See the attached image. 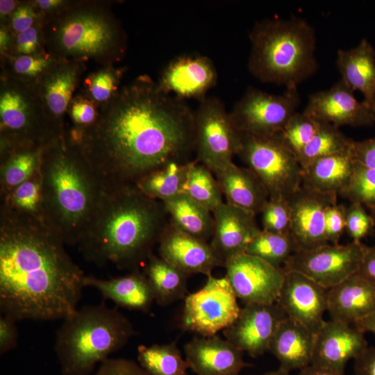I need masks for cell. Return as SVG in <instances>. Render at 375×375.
Segmentation results:
<instances>
[{
	"instance_id": "obj_5",
	"label": "cell",
	"mask_w": 375,
	"mask_h": 375,
	"mask_svg": "<svg viewBox=\"0 0 375 375\" xmlns=\"http://www.w3.org/2000/svg\"><path fill=\"white\" fill-rule=\"evenodd\" d=\"M46 50L61 60L103 66L119 61L126 37L108 1H74L65 10L42 19Z\"/></svg>"
},
{
	"instance_id": "obj_54",
	"label": "cell",
	"mask_w": 375,
	"mask_h": 375,
	"mask_svg": "<svg viewBox=\"0 0 375 375\" xmlns=\"http://www.w3.org/2000/svg\"><path fill=\"white\" fill-rule=\"evenodd\" d=\"M36 10L44 17L55 15L69 6L74 1L69 0H30Z\"/></svg>"
},
{
	"instance_id": "obj_38",
	"label": "cell",
	"mask_w": 375,
	"mask_h": 375,
	"mask_svg": "<svg viewBox=\"0 0 375 375\" xmlns=\"http://www.w3.org/2000/svg\"><path fill=\"white\" fill-rule=\"evenodd\" d=\"M353 141L340 128L322 122L320 129L301 150L297 159L303 170L320 158L349 149Z\"/></svg>"
},
{
	"instance_id": "obj_56",
	"label": "cell",
	"mask_w": 375,
	"mask_h": 375,
	"mask_svg": "<svg viewBox=\"0 0 375 375\" xmlns=\"http://www.w3.org/2000/svg\"><path fill=\"white\" fill-rule=\"evenodd\" d=\"M15 35L8 25L0 24V54L1 57L11 53Z\"/></svg>"
},
{
	"instance_id": "obj_15",
	"label": "cell",
	"mask_w": 375,
	"mask_h": 375,
	"mask_svg": "<svg viewBox=\"0 0 375 375\" xmlns=\"http://www.w3.org/2000/svg\"><path fill=\"white\" fill-rule=\"evenodd\" d=\"M288 317L276 303L247 304L236 320L223 331L226 340L251 357L269 351L280 323Z\"/></svg>"
},
{
	"instance_id": "obj_2",
	"label": "cell",
	"mask_w": 375,
	"mask_h": 375,
	"mask_svg": "<svg viewBox=\"0 0 375 375\" xmlns=\"http://www.w3.org/2000/svg\"><path fill=\"white\" fill-rule=\"evenodd\" d=\"M44 220L0 212V310L17 322L63 319L85 275Z\"/></svg>"
},
{
	"instance_id": "obj_6",
	"label": "cell",
	"mask_w": 375,
	"mask_h": 375,
	"mask_svg": "<svg viewBox=\"0 0 375 375\" xmlns=\"http://www.w3.org/2000/svg\"><path fill=\"white\" fill-rule=\"evenodd\" d=\"M249 40L248 69L261 82L297 88L317 69L315 31L301 17L258 22Z\"/></svg>"
},
{
	"instance_id": "obj_45",
	"label": "cell",
	"mask_w": 375,
	"mask_h": 375,
	"mask_svg": "<svg viewBox=\"0 0 375 375\" xmlns=\"http://www.w3.org/2000/svg\"><path fill=\"white\" fill-rule=\"evenodd\" d=\"M72 126L71 130L79 133L94 124L99 115V108L81 94L72 99L67 111Z\"/></svg>"
},
{
	"instance_id": "obj_34",
	"label": "cell",
	"mask_w": 375,
	"mask_h": 375,
	"mask_svg": "<svg viewBox=\"0 0 375 375\" xmlns=\"http://www.w3.org/2000/svg\"><path fill=\"white\" fill-rule=\"evenodd\" d=\"M188 162H172L148 173L135 184L145 195L163 201L183 192L190 167Z\"/></svg>"
},
{
	"instance_id": "obj_23",
	"label": "cell",
	"mask_w": 375,
	"mask_h": 375,
	"mask_svg": "<svg viewBox=\"0 0 375 375\" xmlns=\"http://www.w3.org/2000/svg\"><path fill=\"white\" fill-rule=\"evenodd\" d=\"M214 230L210 244L224 261L245 253L260 232L253 212L224 202L213 212Z\"/></svg>"
},
{
	"instance_id": "obj_10",
	"label": "cell",
	"mask_w": 375,
	"mask_h": 375,
	"mask_svg": "<svg viewBox=\"0 0 375 375\" xmlns=\"http://www.w3.org/2000/svg\"><path fill=\"white\" fill-rule=\"evenodd\" d=\"M241 147V134L217 97H205L194 110L195 160L213 174L232 163Z\"/></svg>"
},
{
	"instance_id": "obj_42",
	"label": "cell",
	"mask_w": 375,
	"mask_h": 375,
	"mask_svg": "<svg viewBox=\"0 0 375 375\" xmlns=\"http://www.w3.org/2000/svg\"><path fill=\"white\" fill-rule=\"evenodd\" d=\"M321 126L322 122L303 111L296 112L279 135L287 147L297 157L304 147L317 133Z\"/></svg>"
},
{
	"instance_id": "obj_8",
	"label": "cell",
	"mask_w": 375,
	"mask_h": 375,
	"mask_svg": "<svg viewBox=\"0 0 375 375\" xmlns=\"http://www.w3.org/2000/svg\"><path fill=\"white\" fill-rule=\"evenodd\" d=\"M61 134L47 117L33 85L1 73L0 151L44 146Z\"/></svg>"
},
{
	"instance_id": "obj_50",
	"label": "cell",
	"mask_w": 375,
	"mask_h": 375,
	"mask_svg": "<svg viewBox=\"0 0 375 375\" xmlns=\"http://www.w3.org/2000/svg\"><path fill=\"white\" fill-rule=\"evenodd\" d=\"M93 375H149L138 363L126 358H108Z\"/></svg>"
},
{
	"instance_id": "obj_39",
	"label": "cell",
	"mask_w": 375,
	"mask_h": 375,
	"mask_svg": "<svg viewBox=\"0 0 375 375\" xmlns=\"http://www.w3.org/2000/svg\"><path fill=\"white\" fill-rule=\"evenodd\" d=\"M298 247L290 233L260 232L249 244L245 253L259 258L277 268H283Z\"/></svg>"
},
{
	"instance_id": "obj_36",
	"label": "cell",
	"mask_w": 375,
	"mask_h": 375,
	"mask_svg": "<svg viewBox=\"0 0 375 375\" xmlns=\"http://www.w3.org/2000/svg\"><path fill=\"white\" fill-rule=\"evenodd\" d=\"M0 212L44 220L39 169L27 181L1 198Z\"/></svg>"
},
{
	"instance_id": "obj_17",
	"label": "cell",
	"mask_w": 375,
	"mask_h": 375,
	"mask_svg": "<svg viewBox=\"0 0 375 375\" xmlns=\"http://www.w3.org/2000/svg\"><path fill=\"white\" fill-rule=\"evenodd\" d=\"M337 194H325L303 185L288 199L290 233L299 249H312L329 244L325 236L327 208L337 202Z\"/></svg>"
},
{
	"instance_id": "obj_49",
	"label": "cell",
	"mask_w": 375,
	"mask_h": 375,
	"mask_svg": "<svg viewBox=\"0 0 375 375\" xmlns=\"http://www.w3.org/2000/svg\"><path fill=\"white\" fill-rule=\"evenodd\" d=\"M42 17L31 1H22L12 13L9 27L14 35L22 33L37 23L41 22Z\"/></svg>"
},
{
	"instance_id": "obj_22",
	"label": "cell",
	"mask_w": 375,
	"mask_h": 375,
	"mask_svg": "<svg viewBox=\"0 0 375 375\" xmlns=\"http://www.w3.org/2000/svg\"><path fill=\"white\" fill-rule=\"evenodd\" d=\"M367 347L365 333L355 326L325 321L315 335L310 364L344 372L347 362Z\"/></svg>"
},
{
	"instance_id": "obj_47",
	"label": "cell",
	"mask_w": 375,
	"mask_h": 375,
	"mask_svg": "<svg viewBox=\"0 0 375 375\" xmlns=\"http://www.w3.org/2000/svg\"><path fill=\"white\" fill-rule=\"evenodd\" d=\"M42 25V20L15 35L10 55H35L46 51Z\"/></svg>"
},
{
	"instance_id": "obj_18",
	"label": "cell",
	"mask_w": 375,
	"mask_h": 375,
	"mask_svg": "<svg viewBox=\"0 0 375 375\" xmlns=\"http://www.w3.org/2000/svg\"><path fill=\"white\" fill-rule=\"evenodd\" d=\"M283 271L284 281L276 303L288 317L315 335L325 322L328 290L299 272Z\"/></svg>"
},
{
	"instance_id": "obj_11",
	"label": "cell",
	"mask_w": 375,
	"mask_h": 375,
	"mask_svg": "<svg viewBox=\"0 0 375 375\" xmlns=\"http://www.w3.org/2000/svg\"><path fill=\"white\" fill-rule=\"evenodd\" d=\"M228 280L207 276L204 285L184 299L181 327L185 331L210 337L229 327L241 308Z\"/></svg>"
},
{
	"instance_id": "obj_30",
	"label": "cell",
	"mask_w": 375,
	"mask_h": 375,
	"mask_svg": "<svg viewBox=\"0 0 375 375\" xmlns=\"http://www.w3.org/2000/svg\"><path fill=\"white\" fill-rule=\"evenodd\" d=\"M356 162L351 147L320 158L303 170L302 185L325 194H341L353 176Z\"/></svg>"
},
{
	"instance_id": "obj_52",
	"label": "cell",
	"mask_w": 375,
	"mask_h": 375,
	"mask_svg": "<svg viewBox=\"0 0 375 375\" xmlns=\"http://www.w3.org/2000/svg\"><path fill=\"white\" fill-rule=\"evenodd\" d=\"M351 152L356 162L375 169V137L361 141H353Z\"/></svg>"
},
{
	"instance_id": "obj_7",
	"label": "cell",
	"mask_w": 375,
	"mask_h": 375,
	"mask_svg": "<svg viewBox=\"0 0 375 375\" xmlns=\"http://www.w3.org/2000/svg\"><path fill=\"white\" fill-rule=\"evenodd\" d=\"M136 334L131 322L105 303L85 306L62 319L54 351L62 375H90Z\"/></svg>"
},
{
	"instance_id": "obj_58",
	"label": "cell",
	"mask_w": 375,
	"mask_h": 375,
	"mask_svg": "<svg viewBox=\"0 0 375 375\" xmlns=\"http://www.w3.org/2000/svg\"><path fill=\"white\" fill-rule=\"evenodd\" d=\"M298 375H344V372L310 364L300 369Z\"/></svg>"
},
{
	"instance_id": "obj_48",
	"label": "cell",
	"mask_w": 375,
	"mask_h": 375,
	"mask_svg": "<svg viewBox=\"0 0 375 375\" xmlns=\"http://www.w3.org/2000/svg\"><path fill=\"white\" fill-rule=\"evenodd\" d=\"M347 208L337 202L328 206L325 216V236L327 242L338 244L341 236L346 231Z\"/></svg>"
},
{
	"instance_id": "obj_29",
	"label": "cell",
	"mask_w": 375,
	"mask_h": 375,
	"mask_svg": "<svg viewBox=\"0 0 375 375\" xmlns=\"http://www.w3.org/2000/svg\"><path fill=\"white\" fill-rule=\"evenodd\" d=\"M336 65L341 79L354 92L360 91L362 101L375 109V50L367 39L350 49H339Z\"/></svg>"
},
{
	"instance_id": "obj_31",
	"label": "cell",
	"mask_w": 375,
	"mask_h": 375,
	"mask_svg": "<svg viewBox=\"0 0 375 375\" xmlns=\"http://www.w3.org/2000/svg\"><path fill=\"white\" fill-rule=\"evenodd\" d=\"M169 222L180 231L208 242L212 238L214 218L212 212L184 193L162 201Z\"/></svg>"
},
{
	"instance_id": "obj_20",
	"label": "cell",
	"mask_w": 375,
	"mask_h": 375,
	"mask_svg": "<svg viewBox=\"0 0 375 375\" xmlns=\"http://www.w3.org/2000/svg\"><path fill=\"white\" fill-rule=\"evenodd\" d=\"M217 81L213 62L201 55H183L171 60L162 71L157 84L165 92L180 99L200 101Z\"/></svg>"
},
{
	"instance_id": "obj_53",
	"label": "cell",
	"mask_w": 375,
	"mask_h": 375,
	"mask_svg": "<svg viewBox=\"0 0 375 375\" xmlns=\"http://www.w3.org/2000/svg\"><path fill=\"white\" fill-rule=\"evenodd\" d=\"M353 375H375V347H367L354 359Z\"/></svg>"
},
{
	"instance_id": "obj_16",
	"label": "cell",
	"mask_w": 375,
	"mask_h": 375,
	"mask_svg": "<svg viewBox=\"0 0 375 375\" xmlns=\"http://www.w3.org/2000/svg\"><path fill=\"white\" fill-rule=\"evenodd\" d=\"M353 92L340 78L329 89L311 94L303 112L338 128L373 125L375 109L364 101H358Z\"/></svg>"
},
{
	"instance_id": "obj_33",
	"label": "cell",
	"mask_w": 375,
	"mask_h": 375,
	"mask_svg": "<svg viewBox=\"0 0 375 375\" xmlns=\"http://www.w3.org/2000/svg\"><path fill=\"white\" fill-rule=\"evenodd\" d=\"M144 273L158 305L168 306L186 297L190 276L160 256L153 253L149 256Z\"/></svg>"
},
{
	"instance_id": "obj_4",
	"label": "cell",
	"mask_w": 375,
	"mask_h": 375,
	"mask_svg": "<svg viewBox=\"0 0 375 375\" xmlns=\"http://www.w3.org/2000/svg\"><path fill=\"white\" fill-rule=\"evenodd\" d=\"M39 172L46 223L78 245L107 190L69 128L43 147Z\"/></svg>"
},
{
	"instance_id": "obj_41",
	"label": "cell",
	"mask_w": 375,
	"mask_h": 375,
	"mask_svg": "<svg viewBox=\"0 0 375 375\" xmlns=\"http://www.w3.org/2000/svg\"><path fill=\"white\" fill-rule=\"evenodd\" d=\"M124 68L113 65L103 66L83 80L81 94L97 104L99 109L110 101L120 90Z\"/></svg>"
},
{
	"instance_id": "obj_12",
	"label": "cell",
	"mask_w": 375,
	"mask_h": 375,
	"mask_svg": "<svg viewBox=\"0 0 375 375\" xmlns=\"http://www.w3.org/2000/svg\"><path fill=\"white\" fill-rule=\"evenodd\" d=\"M299 104L297 88H285L275 95L249 87L229 113L240 133L274 135L283 129Z\"/></svg>"
},
{
	"instance_id": "obj_57",
	"label": "cell",
	"mask_w": 375,
	"mask_h": 375,
	"mask_svg": "<svg viewBox=\"0 0 375 375\" xmlns=\"http://www.w3.org/2000/svg\"><path fill=\"white\" fill-rule=\"evenodd\" d=\"M21 1L16 0L0 1V24L9 26L10 17Z\"/></svg>"
},
{
	"instance_id": "obj_19",
	"label": "cell",
	"mask_w": 375,
	"mask_h": 375,
	"mask_svg": "<svg viewBox=\"0 0 375 375\" xmlns=\"http://www.w3.org/2000/svg\"><path fill=\"white\" fill-rule=\"evenodd\" d=\"M85 62L59 59L35 84V91L49 120L59 133L66 129L65 117L86 69Z\"/></svg>"
},
{
	"instance_id": "obj_24",
	"label": "cell",
	"mask_w": 375,
	"mask_h": 375,
	"mask_svg": "<svg viewBox=\"0 0 375 375\" xmlns=\"http://www.w3.org/2000/svg\"><path fill=\"white\" fill-rule=\"evenodd\" d=\"M189 368L197 375H240L253 366L244 361V352L219 336L194 337L184 345Z\"/></svg>"
},
{
	"instance_id": "obj_35",
	"label": "cell",
	"mask_w": 375,
	"mask_h": 375,
	"mask_svg": "<svg viewBox=\"0 0 375 375\" xmlns=\"http://www.w3.org/2000/svg\"><path fill=\"white\" fill-rule=\"evenodd\" d=\"M137 359L149 375H188L189 366L176 341L164 344L140 345Z\"/></svg>"
},
{
	"instance_id": "obj_14",
	"label": "cell",
	"mask_w": 375,
	"mask_h": 375,
	"mask_svg": "<svg viewBox=\"0 0 375 375\" xmlns=\"http://www.w3.org/2000/svg\"><path fill=\"white\" fill-rule=\"evenodd\" d=\"M225 277L244 305L276 303L284 281L283 268L243 253L226 261Z\"/></svg>"
},
{
	"instance_id": "obj_46",
	"label": "cell",
	"mask_w": 375,
	"mask_h": 375,
	"mask_svg": "<svg viewBox=\"0 0 375 375\" xmlns=\"http://www.w3.org/2000/svg\"><path fill=\"white\" fill-rule=\"evenodd\" d=\"M374 227L373 219L363 206L351 203L346 211V231L355 242H361Z\"/></svg>"
},
{
	"instance_id": "obj_51",
	"label": "cell",
	"mask_w": 375,
	"mask_h": 375,
	"mask_svg": "<svg viewBox=\"0 0 375 375\" xmlns=\"http://www.w3.org/2000/svg\"><path fill=\"white\" fill-rule=\"evenodd\" d=\"M17 321L13 318L1 315L0 317V354L14 349L18 340Z\"/></svg>"
},
{
	"instance_id": "obj_27",
	"label": "cell",
	"mask_w": 375,
	"mask_h": 375,
	"mask_svg": "<svg viewBox=\"0 0 375 375\" xmlns=\"http://www.w3.org/2000/svg\"><path fill=\"white\" fill-rule=\"evenodd\" d=\"M214 174L226 203L255 215L260 214L269 200V194L263 183L251 169L233 162Z\"/></svg>"
},
{
	"instance_id": "obj_28",
	"label": "cell",
	"mask_w": 375,
	"mask_h": 375,
	"mask_svg": "<svg viewBox=\"0 0 375 375\" xmlns=\"http://www.w3.org/2000/svg\"><path fill=\"white\" fill-rule=\"evenodd\" d=\"M315 334L294 319L286 317L270 342L269 351L283 369H301L311 363Z\"/></svg>"
},
{
	"instance_id": "obj_25",
	"label": "cell",
	"mask_w": 375,
	"mask_h": 375,
	"mask_svg": "<svg viewBox=\"0 0 375 375\" xmlns=\"http://www.w3.org/2000/svg\"><path fill=\"white\" fill-rule=\"evenodd\" d=\"M331 320L351 325L375 312V285L356 273L327 290Z\"/></svg>"
},
{
	"instance_id": "obj_59",
	"label": "cell",
	"mask_w": 375,
	"mask_h": 375,
	"mask_svg": "<svg viewBox=\"0 0 375 375\" xmlns=\"http://www.w3.org/2000/svg\"><path fill=\"white\" fill-rule=\"evenodd\" d=\"M353 326L364 333L369 332L375 335V312L362 319L358 321Z\"/></svg>"
},
{
	"instance_id": "obj_55",
	"label": "cell",
	"mask_w": 375,
	"mask_h": 375,
	"mask_svg": "<svg viewBox=\"0 0 375 375\" xmlns=\"http://www.w3.org/2000/svg\"><path fill=\"white\" fill-rule=\"evenodd\" d=\"M356 273L375 285V246H365L361 263Z\"/></svg>"
},
{
	"instance_id": "obj_40",
	"label": "cell",
	"mask_w": 375,
	"mask_h": 375,
	"mask_svg": "<svg viewBox=\"0 0 375 375\" xmlns=\"http://www.w3.org/2000/svg\"><path fill=\"white\" fill-rule=\"evenodd\" d=\"M1 74L35 85L59 60L47 51L35 55L1 56Z\"/></svg>"
},
{
	"instance_id": "obj_26",
	"label": "cell",
	"mask_w": 375,
	"mask_h": 375,
	"mask_svg": "<svg viewBox=\"0 0 375 375\" xmlns=\"http://www.w3.org/2000/svg\"><path fill=\"white\" fill-rule=\"evenodd\" d=\"M84 285L95 288L105 299L129 310L148 312L155 301L148 278L138 269L109 279L85 276Z\"/></svg>"
},
{
	"instance_id": "obj_61",
	"label": "cell",
	"mask_w": 375,
	"mask_h": 375,
	"mask_svg": "<svg viewBox=\"0 0 375 375\" xmlns=\"http://www.w3.org/2000/svg\"><path fill=\"white\" fill-rule=\"evenodd\" d=\"M369 211H370L369 214L373 219L374 225L375 228V208L369 209Z\"/></svg>"
},
{
	"instance_id": "obj_60",
	"label": "cell",
	"mask_w": 375,
	"mask_h": 375,
	"mask_svg": "<svg viewBox=\"0 0 375 375\" xmlns=\"http://www.w3.org/2000/svg\"><path fill=\"white\" fill-rule=\"evenodd\" d=\"M261 375H290L289 372H287L279 367L278 369L266 372Z\"/></svg>"
},
{
	"instance_id": "obj_32",
	"label": "cell",
	"mask_w": 375,
	"mask_h": 375,
	"mask_svg": "<svg viewBox=\"0 0 375 375\" xmlns=\"http://www.w3.org/2000/svg\"><path fill=\"white\" fill-rule=\"evenodd\" d=\"M43 147L22 145L0 151L1 198L24 183L38 170Z\"/></svg>"
},
{
	"instance_id": "obj_13",
	"label": "cell",
	"mask_w": 375,
	"mask_h": 375,
	"mask_svg": "<svg viewBox=\"0 0 375 375\" xmlns=\"http://www.w3.org/2000/svg\"><path fill=\"white\" fill-rule=\"evenodd\" d=\"M365 245L327 244L312 249L296 251L284 265L285 271H294L329 289L356 274L360 265Z\"/></svg>"
},
{
	"instance_id": "obj_9",
	"label": "cell",
	"mask_w": 375,
	"mask_h": 375,
	"mask_svg": "<svg viewBox=\"0 0 375 375\" xmlns=\"http://www.w3.org/2000/svg\"><path fill=\"white\" fill-rule=\"evenodd\" d=\"M240 134L238 156L263 183L269 199L288 201L302 185L303 169L296 155L287 147L279 133Z\"/></svg>"
},
{
	"instance_id": "obj_1",
	"label": "cell",
	"mask_w": 375,
	"mask_h": 375,
	"mask_svg": "<svg viewBox=\"0 0 375 375\" xmlns=\"http://www.w3.org/2000/svg\"><path fill=\"white\" fill-rule=\"evenodd\" d=\"M69 130L107 190L193 160L194 110L146 75L122 87L90 127Z\"/></svg>"
},
{
	"instance_id": "obj_21",
	"label": "cell",
	"mask_w": 375,
	"mask_h": 375,
	"mask_svg": "<svg viewBox=\"0 0 375 375\" xmlns=\"http://www.w3.org/2000/svg\"><path fill=\"white\" fill-rule=\"evenodd\" d=\"M160 257L189 276L202 274L207 276L224 261L210 242L188 235L175 228L169 222L158 241Z\"/></svg>"
},
{
	"instance_id": "obj_44",
	"label": "cell",
	"mask_w": 375,
	"mask_h": 375,
	"mask_svg": "<svg viewBox=\"0 0 375 375\" xmlns=\"http://www.w3.org/2000/svg\"><path fill=\"white\" fill-rule=\"evenodd\" d=\"M260 214L262 231L277 233H290V209L287 200L269 199Z\"/></svg>"
},
{
	"instance_id": "obj_43",
	"label": "cell",
	"mask_w": 375,
	"mask_h": 375,
	"mask_svg": "<svg viewBox=\"0 0 375 375\" xmlns=\"http://www.w3.org/2000/svg\"><path fill=\"white\" fill-rule=\"evenodd\" d=\"M340 195L348 199L351 203H360L369 209L374 208L375 169L356 162L351 179Z\"/></svg>"
},
{
	"instance_id": "obj_3",
	"label": "cell",
	"mask_w": 375,
	"mask_h": 375,
	"mask_svg": "<svg viewBox=\"0 0 375 375\" xmlns=\"http://www.w3.org/2000/svg\"><path fill=\"white\" fill-rule=\"evenodd\" d=\"M162 201L135 185L106 191L77 245L85 259L135 270L152 253L169 221Z\"/></svg>"
},
{
	"instance_id": "obj_37",
	"label": "cell",
	"mask_w": 375,
	"mask_h": 375,
	"mask_svg": "<svg viewBox=\"0 0 375 375\" xmlns=\"http://www.w3.org/2000/svg\"><path fill=\"white\" fill-rule=\"evenodd\" d=\"M183 193L212 213L224 203L213 172L195 159L190 167Z\"/></svg>"
}]
</instances>
